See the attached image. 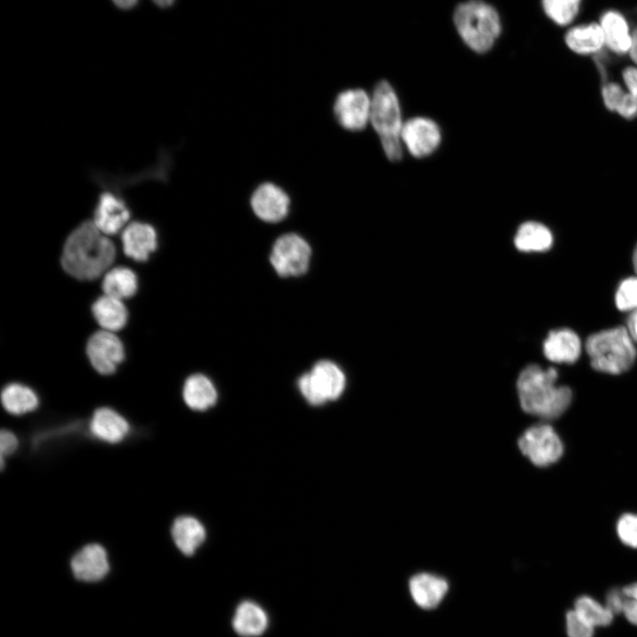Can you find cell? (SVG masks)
I'll return each mask as SVG.
<instances>
[{
	"instance_id": "6da1fadb",
	"label": "cell",
	"mask_w": 637,
	"mask_h": 637,
	"mask_svg": "<svg viewBox=\"0 0 637 637\" xmlns=\"http://www.w3.org/2000/svg\"><path fill=\"white\" fill-rule=\"evenodd\" d=\"M116 257L111 240L93 220H85L65 239L61 255L63 269L81 280H91L104 274Z\"/></svg>"
},
{
	"instance_id": "7a4b0ae2",
	"label": "cell",
	"mask_w": 637,
	"mask_h": 637,
	"mask_svg": "<svg viewBox=\"0 0 637 637\" xmlns=\"http://www.w3.org/2000/svg\"><path fill=\"white\" fill-rule=\"evenodd\" d=\"M555 368L543 369L529 365L519 373L517 389L522 410L543 419L560 417L570 406L572 392L566 386H557Z\"/></svg>"
},
{
	"instance_id": "3957f363",
	"label": "cell",
	"mask_w": 637,
	"mask_h": 637,
	"mask_svg": "<svg viewBox=\"0 0 637 637\" xmlns=\"http://www.w3.org/2000/svg\"><path fill=\"white\" fill-rule=\"evenodd\" d=\"M591 366L599 372L620 374L635 362L637 351L627 328L613 327L591 334L586 342Z\"/></svg>"
},
{
	"instance_id": "277c9868",
	"label": "cell",
	"mask_w": 637,
	"mask_h": 637,
	"mask_svg": "<svg viewBox=\"0 0 637 637\" xmlns=\"http://www.w3.org/2000/svg\"><path fill=\"white\" fill-rule=\"evenodd\" d=\"M372 98L370 122L379 135L383 150L391 161H398L403 155L401 134L403 123L397 96L392 86L380 81L375 86Z\"/></svg>"
},
{
	"instance_id": "5b68a950",
	"label": "cell",
	"mask_w": 637,
	"mask_h": 637,
	"mask_svg": "<svg viewBox=\"0 0 637 637\" xmlns=\"http://www.w3.org/2000/svg\"><path fill=\"white\" fill-rule=\"evenodd\" d=\"M457 29L464 42L474 51L483 53L500 34V19L489 4L471 0L457 6L454 13Z\"/></svg>"
},
{
	"instance_id": "8992f818",
	"label": "cell",
	"mask_w": 637,
	"mask_h": 637,
	"mask_svg": "<svg viewBox=\"0 0 637 637\" xmlns=\"http://www.w3.org/2000/svg\"><path fill=\"white\" fill-rule=\"evenodd\" d=\"M346 378L341 368L328 360L318 361L298 380L303 396L312 405L336 400L344 391Z\"/></svg>"
},
{
	"instance_id": "52a82bcc",
	"label": "cell",
	"mask_w": 637,
	"mask_h": 637,
	"mask_svg": "<svg viewBox=\"0 0 637 637\" xmlns=\"http://www.w3.org/2000/svg\"><path fill=\"white\" fill-rule=\"evenodd\" d=\"M521 453L538 467L549 466L564 453V445L554 428L548 424L528 427L518 440Z\"/></svg>"
},
{
	"instance_id": "ba28073f",
	"label": "cell",
	"mask_w": 637,
	"mask_h": 637,
	"mask_svg": "<svg viewBox=\"0 0 637 637\" xmlns=\"http://www.w3.org/2000/svg\"><path fill=\"white\" fill-rule=\"evenodd\" d=\"M311 249L307 241L295 233H287L276 239L270 261L281 277L299 276L309 267Z\"/></svg>"
},
{
	"instance_id": "9c48e42d",
	"label": "cell",
	"mask_w": 637,
	"mask_h": 637,
	"mask_svg": "<svg viewBox=\"0 0 637 637\" xmlns=\"http://www.w3.org/2000/svg\"><path fill=\"white\" fill-rule=\"evenodd\" d=\"M372 98L362 88L341 91L333 104L335 120L344 129L361 131L370 122Z\"/></svg>"
},
{
	"instance_id": "30bf717a",
	"label": "cell",
	"mask_w": 637,
	"mask_h": 637,
	"mask_svg": "<svg viewBox=\"0 0 637 637\" xmlns=\"http://www.w3.org/2000/svg\"><path fill=\"white\" fill-rule=\"evenodd\" d=\"M86 352L93 368L103 375L113 373L125 358L120 339L113 332L104 329L89 337Z\"/></svg>"
},
{
	"instance_id": "8fae6325",
	"label": "cell",
	"mask_w": 637,
	"mask_h": 637,
	"mask_svg": "<svg viewBox=\"0 0 637 637\" xmlns=\"http://www.w3.org/2000/svg\"><path fill=\"white\" fill-rule=\"evenodd\" d=\"M249 204L259 219L267 223H277L288 215L291 200L280 186L266 181L254 189Z\"/></svg>"
},
{
	"instance_id": "7c38bea8",
	"label": "cell",
	"mask_w": 637,
	"mask_h": 637,
	"mask_svg": "<svg viewBox=\"0 0 637 637\" xmlns=\"http://www.w3.org/2000/svg\"><path fill=\"white\" fill-rule=\"evenodd\" d=\"M131 217L127 201L119 193L105 189L99 194L93 212V222L106 235L122 231Z\"/></svg>"
},
{
	"instance_id": "4fadbf2b",
	"label": "cell",
	"mask_w": 637,
	"mask_h": 637,
	"mask_svg": "<svg viewBox=\"0 0 637 637\" xmlns=\"http://www.w3.org/2000/svg\"><path fill=\"white\" fill-rule=\"evenodd\" d=\"M441 138L440 127L433 119L415 117L403 123L402 142L415 157L432 154L438 148Z\"/></svg>"
},
{
	"instance_id": "5bb4252c",
	"label": "cell",
	"mask_w": 637,
	"mask_h": 637,
	"mask_svg": "<svg viewBox=\"0 0 637 637\" xmlns=\"http://www.w3.org/2000/svg\"><path fill=\"white\" fill-rule=\"evenodd\" d=\"M604 38L605 49L617 56L628 55L634 31L626 15L617 9L603 11L597 19Z\"/></svg>"
},
{
	"instance_id": "9a60e30c",
	"label": "cell",
	"mask_w": 637,
	"mask_h": 637,
	"mask_svg": "<svg viewBox=\"0 0 637 637\" xmlns=\"http://www.w3.org/2000/svg\"><path fill=\"white\" fill-rule=\"evenodd\" d=\"M121 242L127 257L144 262L157 248V234L152 225L135 220L121 231Z\"/></svg>"
},
{
	"instance_id": "2e32d148",
	"label": "cell",
	"mask_w": 637,
	"mask_h": 637,
	"mask_svg": "<svg viewBox=\"0 0 637 637\" xmlns=\"http://www.w3.org/2000/svg\"><path fill=\"white\" fill-rule=\"evenodd\" d=\"M408 587L412 601L423 610L436 609L449 588L445 578L425 572L411 576Z\"/></svg>"
},
{
	"instance_id": "e0dca14e",
	"label": "cell",
	"mask_w": 637,
	"mask_h": 637,
	"mask_svg": "<svg viewBox=\"0 0 637 637\" xmlns=\"http://www.w3.org/2000/svg\"><path fill=\"white\" fill-rule=\"evenodd\" d=\"M564 42L579 56H595L605 49L602 28L597 20L576 22L565 28Z\"/></svg>"
},
{
	"instance_id": "ac0fdd59",
	"label": "cell",
	"mask_w": 637,
	"mask_h": 637,
	"mask_svg": "<svg viewBox=\"0 0 637 637\" xmlns=\"http://www.w3.org/2000/svg\"><path fill=\"white\" fill-rule=\"evenodd\" d=\"M74 578L84 582L103 579L110 570L107 553L99 544H88L79 550L71 560Z\"/></svg>"
},
{
	"instance_id": "d6986e66",
	"label": "cell",
	"mask_w": 637,
	"mask_h": 637,
	"mask_svg": "<svg viewBox=\"0 0 637 637\" xmlns=\"http://www.w3.org/2000/svg\"><path fill=\"white\" fill-rule=\"evenodd\" d=\"M581 342L570 329L551 331L543 343L544 356L555 363L573 364L580 355Z\"/></svg>"
},
{
	"instance_id": "ffe728a7",
	"label": "cell",
	"mask_w": 637,
	"mask_h": 637,
	"mask_svg": "<svg viewBox=\"0 0 637 637\" xmlns=\"http://www.w3.org/2000/svg\"><path fill=\"white\" fill-rule=\"evenodd\" d=\"M268 625L266 611L252 601L239 603L232 620L234 632L242 637H258L266 631Z\"/></svg>"
},
{
	"instance_id": "44dd1931",
	"label": "cell",
	"mask_w": 637,
	"mask_h": 637,
	"mask_svg": "<svg viewBox=\"0 0 637 637\" xmlns=\"http://www.w3.org/2000/svg\"><path fill=\"white\" fill-rule=\"evenodd\" d=\"M89 429L96 438L109 443H117L126 437L129 425L118 412L104 407L94 412Z\"/></svg>"
},
{
	"instance_id": "7402d4cb",
	"label": "cell",
	"mask_w": 637,
	"mask_h": 637,
	"mask_svg": "<svg viewBox=\"0 0 637 637\" xmlns=\"http://www.w3.org/2000/svg\"><path fill=\"white\" fill-rule=\"evenodd\" d=\"M92 314L104 330L111 332L122 329L128 318L123 301L108 295L98 297L93 303Z\"/></svg>"
},
{
	"instance_id": "603a6c76",
	"label": "cell",
	"mask_w": 637,
	"mask_h": 637,
	"mask_svg": "<svg viewBox=\"0 0 637 637\" xmlns=\"http://www.w3.org/2000/svg\"><path fill=\"white\" fill-rule=\"evenodd\" d=\"M172 537L177 548L186 556H192L205 539L203 526L195 518L182 516L172 526Z\"/></svg>"
},
{
	"instance_id": "cb8c5ba5",
	"label": "cell",
	"mask_w": 637,
	"mask_h": 637,
	"mask_svg": "<svg viewBox=\"0 0 637 637\" xmlns=\"http://www.w3.org/2000/svg\"><path fill=\"white\" fill-rule=\"evenodd\" d=\"M183 399L195 411H205L215 404L217 391L210 379L203 374L189 376L183 387Z\"/></svg>"
},
{
	"instance_id": "d4e9b609",
	"label": "cell",
	"mask_w": 637,
	"mask_h": 637,
	"mask_svg": "<svg viewBox=\"0 0 637 637\" xmlns=\"http://www.w3.org/2000/svg\"><path fill=\"white\" fill-rule=\"evenodd\" d=\"M102 288L104 295L120 300L130 298L138 288L137 276L133 270L125 266L111 268L104 274Z\"/></svg>"
},
{
	"instance_id": "484cf974",
	"label": "cell",
	"mask_w": 637,
	"mask_h": 637,
	"mask_svg": "<svg viewBox=\"0 0 637 637\" xmlns=\"http://www.w3.org/2000/svg\"><path fill=\"white\" fill-rule=\"evenodd\" d=\"M553 236L550 230L544 225L527 221L518 229L514 244L516 248L524 252L545 251L552 246Z\"/></svg>"
},
{
	"instance_id": "4316f807",
	"label": "cell",
	"mask_w": 637,
	"mask_h": 637,
	"mask_svg": "<svg viewBox=\"0 0 637 637\" xmlns=\"http://www.w3.org/2000/svg\"><path fill=\"white\" fill-rule=\"evenodd\" d=\"M4 408L13 415H21L34 411L39 403L36 394L20 383L6 385L1 394Z\"/></svg>"
},
{
	"instance_id": "83f0119b",
	"label": "cell",
	"mask_w": 637,
	"mask_h": 637,
	"mask_svg": "<svg viewBox=\"0 0 637 637\" xmlns=\"http://www.w3.org/2000/svg\"><path fill=\"white\" fill-rule=\"evenodd\" d=\"M546 17L556 26L567 28L576 23L583 0H541Z\"/></svg>"
},
{
	"instance_id": "f1b7e54d",
	"label": "cell",
	"mask_w": 637,
	"mask_h": 637,
	"mask_svg": "<svg viewBox=\"0 0 637 637\" xmlns=\"http://www.w3.org/2000/svg\"><path fill=\"white\" fill-rule=\"evenodd\" d=\"M602 95L605 106L625 119L637 116V104L620 84L610 81L603 85Z\"/></svg>"
},
{
	"instance_id": "f546056e",
	"label": "cell",
	"mask_w": 637,
	"mask_h": 637,
	"mask_svg": "<svg viewBox=\"0 0 637 637\" xmlns=\"http://www.w3.org/2000/svg\"><path fill=\"white\" fill-rule=\"evenodd\" d=\"M594 627L604 626L611 623L612 612L605 606L589 596H580L575 602V609Z\"/></svg>"
},
{
	"instance_id": "4dcf8cb0",
	"label": "cell",
	"mask_w": 637,
	"mask_h": 637,
	"mask_svg": "<svg viewBox=\"0 0 637 637\" xmlns=\"http://www.w3.org/2000/svg\"><path fill=\"white\" fill-rule=\"evenodd\" d=\"M615 301L620 311H633L637 310V277L627 278L619 284Z\"/></svg>"
},
{
	"instance_id": "1f68e13d",
	"label": "cell",
	"mask_w": 637,
	"mask_h": 637,
	"mask_svg": "<svg viewBox=\"0 0 637 637\" xmlns=\"http://www.w3.org/2000/svg\"><path fill=\"white\" fill-rule=\"evenodd\" d=\"M617 533L624 544L637 549V514L622 515L617 523Z\"/></svg>"
},
{
	"instance_id": "d6a6232c",
	"label": "cell",
	"mask_w": 637,
	"mask_h": 637,
	"mask_svg": "<svg viewBox=\"0 0 637 637\" xmlns=\"http://www.w3.org/2000/svg\"><path fill=\"white\" fill-rule=\"evenodd\" d=\"M594 626L575 610L566 615V630L569 637H592Z\"/></svg>"
},
{
	"instance_id": "836d02e7",
	"label": "cell",
	"mask_w": 637,
	"mask_h": 637,
	"mask_svg": "<svg viewBox=\"0 0 637 637\" xmlns=\"http://www.w3.org/2000/svg\"><path fill=\"white\" fill-rule=\"evenodd\" d=\"M625 602L626 595L622 588H614L607 595L605 606L615 615L623 613Z\"/></svg>"
},
{
	"instance_id": "e575fe53",
	"label": "cell",
	"mask_w": 637,
	"mask_h": 637,
	"mask_svg": "<svg viewBox=\"0 0 637 637\" xmlns=\"http://www.w3.org/2000/svg\"><path fill=\"white\" fill-rule=\"evenodd\" d=\"M622 79L626 91L637 104V66L628 65L622 70Z\"/></svg>"
},
{
	"instance_id": "d590c367",
	"label": "cell",
	"mask_w": 637,
	"mask_h": 637,
	"mask_svg": "<svg viewBox=\"0 0 637 637\" xmlns=\"http://www.w3.org/2000/svg\"><path fill=\"white\" fill-rule=\"evenodd\" d=\"M18 447L16 436L8 430H2L0 434L1 457L11 455Z\"/></svg>"
},
{
	"instance_id": "8d00e7d4",
	"label": "cell",
	"mask_w": 637,
	"mask_h": 637,
	"mask_svg": "<svg viewBox=\"0 0 637 637\" xmlns=\"http://www.w3.org/2000/svg\"><path fill=\"white\" fill-rule=\"evenodd\" d=\"M623 613L630 623L637 625V600L626 596Z\"/></svg>"
},
{
	"instance_id": "74e56055",
	"label": "cell",
	"mask_w": 637,
	"mask_h": 637,
	"mask_svg": "<svg viewBox=\"0 0 637 637\" xmlns=\"http://www.w3.org/2000/svg\"><path fill=\"white\" fill-rule=\"evenodd\" d=\"M627 329L633 339L637 342V310L633 311L627 319Z\"/></svg>"
},
{
	"instance_id": "f35d334b",
	"label": "cell",
	"mask_w": 637,
	"mask_h": 637,
	"mask_svg": "<svg viewBox=\"0 0 637 637\" xmlns=\"http://www.w3.org/2000/svg\"><path fill=\"white\" fill-rule=\"evenodd\" d=\"M633 65L637 66V29L634 27L632 44L627 55Z\"/></svg>"
},
{
	"instance_id": "ab89813d",
	"label": "cell",
	"mask_w": 637,
	"mask_h": 637,
	"mask_svg": "<svg viewBox=\"0 0 637 637\" xmlns=\"http://www.w3.org/2000/svg\"><path fill=\"white\" fill-rule=\"evenodd\" d=\"M114 5L121 10H130L136 6L139 0H111Z\"/></svg>"
},
{
	"instance_id": "60d3db41",
	"label": "cell",
	"mask_w": 637,
	"mask_h": 637,
	"mask_svg": "<svg viewBox=\"0 0 637 637\" xmlns=\"http://www.w3.org/2000/svg\"><path fill=\"white\" fill-rule=\"evenodd\" d=\"M623 592L628 598L637 600V583H633L622 587Z\"/></svg>"
},
{
	"instance_id": "b9f144b4",
	"label": "cell",
	"mask_w": 637,
	"mask_h": 637,
	"mask_svg": "<svg viewBox=\"0 0 637 637\" xmlns=\"http://www.w3.org/2000/svg\"><path fill=\"white\" fill-rule=\"evenodd\" d=\"M151 1L154 3V4H156L157 7H160V8L171 7L175 2V0H151Z\"/></svg>"
},
{
	"instance_id": "7bdbcfd3",
	"label": "cell",
	"mask_w": 637,
	"mask_h": 637,
	"mask_svg": "<svg viewBox=\"0 0 637 637\" xmlns=\"http://www.w3.org/2000/svg\"><path fill=\"white\" fill-rule=\"evenodd\" d=\"M633 265L634 271L637 274V245H636V247L633 250Z\"/></svg>"
},
{
	"instance_id": "ee69618b",
	"label": "cell",
	"mask_w": 637,
	"mask_h": 637,
	"mask_svg": "<svg viewBox=\"0 0 637 637\" xmlns=\"http://www.w3.org/2000/svg\"><path fill=\"white\" fill-rule=\"evenodd\" d=\"M635 29H637V24L634 26Z\"/></svg>"
}]
</instances>
